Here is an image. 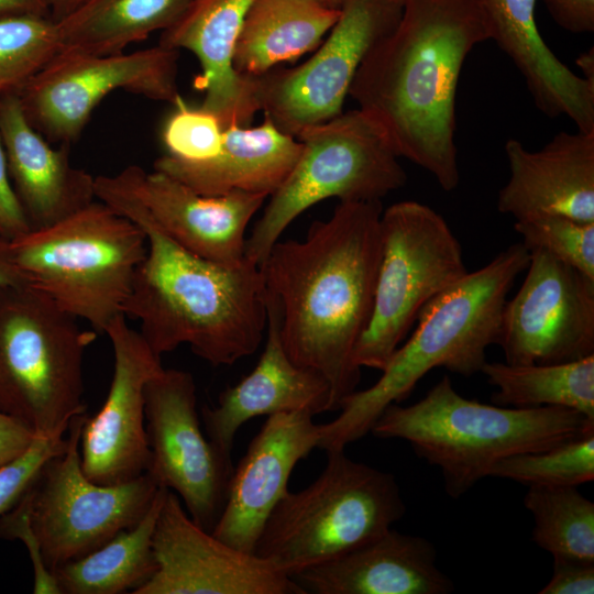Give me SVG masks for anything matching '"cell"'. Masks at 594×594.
<instances>
[{"label":"cell","instance_id":"6da1fadb","mask_svg":"<svg viewBox=\"0 0 594 594\" xmlns=\"http://www.w3.org/2000/svg\"><path fill=\"white\" fill-rule=\"evenodd\" d=\"M382 211L381 200L340 202L304 240L277 241L260 265L284 349L327 380L331 410L361 381L354 351L373 308Z\"/></svg>","mask_w":594,"mask_h":594},{"label":"cell","instance_id":"7a4b0ae2","mask_svg":"<svg viewBox=\"0 0 594 594\" xmlns=\"http://www.w3.org/2000/svg\"><path fill=\"white\" fill-rule=\"evenodd\" d=\"M491 40L480 0H403L395 29L366 55L349 89L398 157L451 191L460 183L455 97L464 61Z\"/></svg>","mask_w":594,"mask_h":594},{"label":"cell","instance_id":"3957f363","mask_svg":"<svg viewBox=\"0 0 594 594\" xmlns=\"http://www.w3.org/2000/svg\"><path fill=\"white\" fill-rule=\"evenodd\" d=\"M96 198L135 222L147 251L139 265L124 316L161 356L188 344L206 362L232 365L253 354L267 326V294L258 265H222L175 242L112 176L95 178Z\"/></svg>","mask_w":594,"mask_h":594},{"label":"cell","instance_id":"277c9868","mask_svg":"<svg viewBox=\"0 0 594 594\" xmlns=\"http://www.w3.org/2000/svg\"><path fill=\"white\" fill-rule=\"evenodd\" d=\"M529 251L514 243L485 266L469 272L420 312L409 339L393 353L378 381L350 394L340 414L320 424L318 448H344L371 431L391 404H399L437 367L469 377L481 372L486 349L497 344L508 293L529 264Z\"/></svg>","mask_w":594,"mask_h":594},{"label":"cell","instance_id":"5b68a950","mask_svg":"<svg viewBox=\"0 0 594 594\" xmlns=\"http://www.w3.org/2000/svg\"><path fill=\"white\" fill-rule=\"evenodd\" d=\"M592 428L594 420L565 407L512 408L468 399L444 375L415 404L388 405L370 432L407 441L441 471L447 495L457 499L490 476L497 461L549 449Z\"/></svg>","mask_w":594,"mask_h":594},{"label":"cell","instance_id":"8992f818","mask_svg":"<svg viewBox=\"0 0 594 594\" xmlns=\"http://www.w3.org/2000/svg\"><path fill=\"white\" fill-rule=\"evenodd\" d=\"M24 285L42 293L98 334L123 315L147 240L132 220L100 200L8 241Z\"/></svg>","mask_w":594,"mask_h":594},{"label":"cell","instance_id":"52a82bcc","mask_svg":"<svg viewBox=\"0 0 594 594\" xmlns=\"http://www.w3.org/2000/svg\"><path fill=\"white\" fill-rule=\"evenodd\" d=\"M327 464L307 487L280 498L254 554L293 578L378 537L403 518L406 505L396 476L328 451Z\"/></svg>","mask_w":594,"mask_h":594},{"label":"cell","instance_id":"ba28073f","mask_svg":"<svg viewBox=\"0 0 594 594\" xmlns=\"http://www.w3.org/2000/svg\"><path fill=\"white\" fill-rule=\"evenodd\" d=\"M77 320L26 285L0 293V411L36 436H64L86 411L84 354L98 333Z\"/></svg>","mask_w":594,"mask_h":594},{"label":"cell","instance_id":"9c48e42d","mask_svg":"<svg viewBox=\"0 0 594 594\" xmlns=\"http://www.w3.org/2000/svg\"><path fill=\"white\" fill-rule=\"evenodd\" d=\"M296 139L300 154L246 238L245 257L258 266L312 205L333 197L340 202L376 201L407 182L386 134L361 109L306 128Z\"/></svg>","mask_w":594,"mask_h":594},{"label":"cell","instance_id":"30bf717a","mask_svg":"<svg viewBox=\"0 0 594 594\" xmlns=\"http://www.w3.org/2000/svg\"><path fill=\"white\" fill-rule=\"evenodd\" d=\"M380 229L373 308L354 362L382 371L422 309L469 272L451 228L425 204L406 200L389 206L382 211Z\"/></svg>","mask_w":594,"mask_h":594},{"label":"cell","instance_id":"8fae6325","mask_svg":"<svg viewBox=\"0 0 594 594\" xmlns=\"http://www.w3.org/2000/svg\"><path fill=\"white\" fill-rule=\"evenodd\" d=\"M85 416L70 420L65 451L46 461L26 490L31 524L52 573L138 525L158 491L147 473L114 485L94 483L84 474L79 442Z\"/></svg>","mask_w":594,"mask_h":594},{"label":"cell","instance_id":"7c38bea8","mask_svg":"<svg viewBox=\"0 0 594 594\" xmlns=\"http://www.w3.org/2000/svg\"><path fill=\"white\" fill-rule=\"evenodd\" d=\"M179 51L156 45L131 53L91 55L61 51L16 94L31 124L51 143L79 138L95 108L123 90L175 103Z\"/></svg>","mask_w":594,"mask_h":594},{"label":"cell","instance_id":"4fadbf2b","mask_svg":"<svg viewBox=\"0 0 594 594\" xmlns=\"http://www.w3.org/2000/svg\"><path fill=\"white\" fill-rule=\"evenodd\" d=\"M402 11L403 0H344L337 22L310 58L254 77L260 110L295 138L342 113L358 69L395 29Z\"/></svg>","mask_w":594,"mask_h":594},{"label":"cell","instance_id":"5bb4252c","mask_svg":"<svg viewBox=\"0 0 594 594\" xmlns=\"http://www.w3.org/2000/svg\"><path fill=\"white\" fill-rule=\"evenodd\" d=\"M144 402L150 449L145 473L158 487L176 493L194 522L212 532L234 466L201 430L193 375L163 369L147 382Z\"/></svg>","mask_w":594,"mask_h":594},{"label":"cell","instance_id":"9a60e30c","mask_svg":"<svg viewBox=\"0 0 594 594\" xmlns=\"http://www.w3.org/2000/svg\"><path fill=\"white\" fill-rule=\"evenodd\" d=\"M501 318L497 345L509 364H556L594 354V279L543 250Z\"/></svg>","mask_w":594,"mask_h":594},{"label":"cell","instance_id":"2e32d148","mask_svg":"<svg viewBox=\"0 0 594 594\" xmlns=\"http://www.w3.org/2000/svg\"><path fill=\"white\" fill-rule=\"evenodd\" d=\"M157 570L134 594H306L254 553L199 527L167 490L152 538Z\"/></svg>","mask_w":594,"mask_h":594},{"label":"cell","instance_id":"e0dca14e","mask_svg":"<svg viewBox=\"0 0 594 594\" xmlns=\"http://www.w3.org/2000/svg\"><path fill=\"white\" fill-rule=\"evenodd\" d=\"M105 334L113 348V376L101 409L85 416L79 451L82 472L90 481L114 485L147 470L144 389L164 367L142 334L128 326L125 316L116 317Z\"/></svg>","mask_w":594,"mask_h":594},{"label":"cell","instance_id":"ac0fdd59","mask_svg":"<svg viewBox=\"0 0 594 594\" xmlns=\"http://www.w3.org/2000/svg\"><path fill=\"white\" fill-rule=\"evenodd\" d=\"M111 176L169 238L222 265L244 261L248 226L268 197L245 191L206 196L164 173L136 165Z\"/></svg>","mask_w":594,"mask_h":594},{"label":"cell","instance_id":"d6986e66","mask_svg":"<svg viewBox=\"0 0 594 594\" xmlns=\"http://www.w3.org/2000/svg\"><path fill=\"white\" fill-rule=\"evenodd\" d=\"M314 417L306 410L267 416L233 469L213 536L254 553L267 517L288 491L295 465L318 448L320 429Z\"/></svg>","mask_w":594,"mask_h":594},{"label":"cell","instance_id":"ffe728a7","mask_svg":"<svg viewBox=\"0 0 594 594\" xmlns=\"http://www.w3.org/2000/svg\"><path fill=\"white\" fill-rule=\"evenodd\" d=\"M509 178L497 210L515 221L544 215L594 222V132H559L542 148L505 144Z\"/></svg>","mask_w":594,"mask_h":594},{"label":"cell","instance_id":"44dd1931","mask_svg":"<svg viewBox=\"0 0 594 594\" xmlns=\"http://www.w3.org/2000/svg\"><path fill=\"white\" fill-rule=\"evenodd\" d=\"M254 0H190L185 11L162 31L158 45L191 52L200 73L195 88L205 94L201 109L212 113L223 130L248 125L260 110L254 77L239 75L233 53L245 15Z\"/></svg>","mask_w":594,"mask_h":594},{"label":"cell","instance_id":"7402d4cb","mask_svg":"<svg viewBox=\"0 0 594 594\" xmlns=\"http://www.w3.org/2000/svg\"><path fill=\"white\" fill-rule=\"evenodd\" d=\"M0 136L9 176L31 230L57 223L95 200V177L74 167L29 121L16 91L0 96Z\"/></svg>","mask_w":594,"mask_h":594},{"label":"cell","instance_id":"603a6c76","mask_svg":"<svg viewBox=\"0 0 594 594\" xmlns=\"http://www.w3.org/2000/svg\"><path fill=\"white\" fill-rule=\"evenodd\" d=\"M266 343L255 367L227 387L213 407L201 410L207 438L231 457L240 427L257 416L306 410L314 416L331 410V391L318 372L296 364L280 340L277 318L267 306Z\"/></svg>","mask_w":594,"mask_h":594},{"label":"cell","instance_id":"cb8c5ba5","mask_svg":"<svg viewBox=\"0 0 594 594\" xmlns=\"http://www.w3.org/2000/svg\"><path fill=\"white\" fill-rule=\"evenodd\" d=\"M306 594H449L435 546L389 528L378 537L292 578Z\"/></svg>","mask_w":594,"mask_h":594},{"label":"cell","instance_id":"d4e9b609","mask_svg":"<svg viewBox=\"0 0 594 594\" xmlns=\"http://www.w3.org/2000/svg\"><path fill=\"white\" fill-rule=\"evenodd\" d=\"M491 38L522 75L536 107L546 116H566L578 131L594 132V85L562 63L539 33L537 0H480Z\"/></svg>","mask_w":594,"mask_h":594},{"label":"cell","instance_id":"484cf974","mask_svg":"<svg viewBox=\"0 0 594 594\" xmlns=\"http://www.w3.org/2000/svg\"><path fill=\"white\" fill-rule=\"evenodd\" d=\"M300 151L301 142L264 114L257 127L226 128L221 150L211 160L191 163L164 154L153 169L206 196L245 191L270 197L285 180Z\"/></svg>","mask_w":594,"mask_h":594},{"label":"cell","instance_id":"4316f807","mask_svg":"<svg viewBox=\"0 0 594 594\" xmlns=\"http://www.w3.org/2000/svg\"><path fill=\"white\" fill-rule=\"evenodd\" d=\"M339 15L319 0H254L235 44V72L257 77L315 51Z\"/></svg>","mask_w":594,"mask_h":594},{"label":"cell","instance_id":"83f0119b","mask_svg":"<svg viewBox=\"0 0 594 594\" xmlns=\"http://www.w3.org/2000/svg\"><path fill=\"white\" fill-rule=\"evenodd\" d=\"M168 488L158 487L143 519L107 543L53 571L61 594L135 593L157 570L152 538Z\"/></svg>","mask_w":594,"mask_h":594},{"label":"cell","instance_id":"f1b7e54d","mask_svg":"<svg viewBox=\"0 0 594 594\" xmlns=\"http://www.w3.org/2000/svg\"><path fill=\"white\" fill-rule=\"evenodd\" d=\"M190 0H89L57 22L61 51L91 55L124 52L173 25ZM59 51V52H61Z\"/></svg>","mask_w":594,"mask_h":594},{"label":"cell","instance_id":"f546056e","mask_svg":"<svg viewBox=\"0 0 594 594\" xmlns=\"http://www.w3.org/2000/svg\"><path fill=\"white\" fill-rule=\"evenodd\" d=\"M496 387L491 400L512 408L565 407L594 420V354L556 364L485 362L481 369Z\"/></svg>","mask_w":594,"mask_h":594},{"label":"cell","instance_id":"4dcf8cb0","mask_svg":"<svg viewBox=\"0 0 594 594\" xmlns=\"http://www.w3.org/2000/svg\"><path fill=\"white\" fill-rule=\"evenodd\" d=\"M532 540L552 556L594 562V503L578 486H528Z\"/></svg>","mask_w":594,"mask_h":594},{"label":"cell","instance_id":"1f68e13d","mask_svg":"<svg viewBox=\"0 0 594 594\" xmlns=\"http://www.w3.org/2000/svg\"><path fill=\"white\" fill-rule=\"evenodd\" d=\"M490 476L526 486H579L594 480V428L546 450L497 461Z\"/></svg>","mask_w":594,"mask_h":594},{"label":"cell","instance_id":"d6a6232c","mask_svg":"<svg viewBox=\"0 0 594 594\" xmlns=\"http://www.w3.org/2000/svg\"><path fill=\"white\" fill-rule=\"evenodd\" d=\"M59 51L58 26L48 15L0 18V96L22 88Z\"/></svg>","mask_w":594,"mask_h":594},{"label":"cell","instance_id":"836d02e7","mask_svg":"<svg viewBox=\"0 0 594 594\" xmlns=\"http://www.w3.org/2000/svg\"><path fill=\"white\" fill-rule=\"evenodd\" d=\"M528 251L543 250L594 279V222L544 215L515 221Z\"/></svg>","mask_w":594,"mask_h":594},{"label":"cell","instance_id":"e575fe53","mask_svg":"<svg viewBox=\"0 0 594 594\" xmlns=\"http://www.w3.org/2000/svg\"><path fill=\"white\" fill-rule=\"evenodd\" d=\"M162 130L166 154L185 162H204L217 156L223 141V128L210 112L188 107L180 97Z\"/></svg>","mask_w":594,"mask_h":594},{"label":"cell","instance_id":"d590c367","mask_svg":"<svg viewBox=\"0 0 594 594\" xmlns=\"http://www.w3.org/2000/svg\"><path fill=\"white\" fill-rule=\"evenodd\" d=\"M66 447L67 437L36 436L23 454L0 469V516L18 503L45 462Z\"/></svg>","mask_w":594,"mask_h":594},{"label":"cell","instance_id":"8d00e7d4","mask_svg":"<svg viewBox=\"0 0 594 594\" xmlns=\"http://www.w3.org/2000/svg\"><path fill=\"white\" fill-rule=\"evenodd\" d=\"M0 538L20 539L25 544L33 564V593L61 594L53 573L46 568L42 558L40 544L30 519L26 491L12 508L0 516Z\"/></svg>","mask_w":594,"mask_h":594},{"label":"cell","instance_id":"74e56055","mask_svg":"<svg viewBox=\"0 0 594 594\" xmlns=\"http://www.w3.org/2000/svg\"><path fill=\"white\" fill-rule=\"evenodd\" d=\"M552 576L539 594H593L594 562L552 556Z\"/></svg>","mask_w":594,"mask_h":594},{"label":"cell","instance_id":"f35d334b","mask_svg":"<svg viewBox=\"0 0 594 594\" xmlns=\"http://www.w3.org/2000/svg\"><path fill=\"white\" fill-rule=\"evenodd\" d=\"M31 230L24 211L14 193L0 136V238L12 241Z\"/></svg>","mask_w":594,"mask_h":594},{"label":"cell","instance_id":"ab89813d","mask_svg":"<svg viewBox=\"0 0 594 594\" xmlns=\"http://www.w3.org/2000/svg\"><path fill=\"white\" fill-rule=\"evenodd\" d=\"M554 22L571 33L594 31V0H542Z\"/></svg>","mask_w":594,"mask_h":594},{"label":"cell","instance_id":"60d3db41","mask_svg":"<svg viewBox=\"0 0 594 594\" xmlns=\"http://www.w3.org/2000/svg\"><path fill=\"white\" fill-rule=\"evenodd\" d=\"M35 437L25 425L0 411V469L23 454Z\"/></svg>","mask_w":594,"mask_h":594},{"label":"cell","instance_id":"b9f144b4","mask_svg":"<svg viewBox=\"0 0 594 594\" xmlns=\"http://www.w3.org/2000/svg\"><path fill=\"white\" fill-rule=\"evenodd\" d=\"M24 14L48 15L43 0H0V18Z\"/></svg>","mask_w":594,"mask_h":594},{"label":"cell","instance_id":"7bdbcfd3","mask_svg":"<svg viewBox=\"0 0 594 594\" xmlns=\"http://www.w3.org/2000/svg\"><path fill=\"white\" fill-rule=\"evenodd\" d=\"M13 285L24 284L12 262L8 241L0 238V293Z\"/></svg>","mask_w":594,"mask_h":594},{"label":"cell","instance_id":"ee69618b","mask_svg":"<svg viewBox=\"0 0 594 594\" xmlns=\"http://www.w3.org/2000/svg\"><path fill=\"white\" fill-rule=\"evenodd\" d=\"M89 0H43L50 18L56 23L64 20Z\"/></svg>","mask_w":594,"mask_h":594},{"label":"cell","instance_id":"f6af8a7d","mask_svg":"<svg viewBox=\"0 0 594 594\" xmlns=\"http://www.w3.org/2000/svg\"><path fill=\"white\" fill-rule=\"evenodd\" d=\"M576 65L582 70L583 78L594 85V47L583 52L576 58Z\"/></svg>","mask_w":594,"mask_h":594},{"label":"cell","instance_id":"bcb514c9","mask_svg":"<svg viewBox=\"0 0 594 594\" xmlns=\"http://www.w3.org/2000/svg\"><path fill=\"white\" fill-rule=\"evenodd\" d=\"M319 1H321L323 4L328 7L340 9L344 0H319Z\"/></svg>","mask_w":594,"mask_h":594}]
</instances>
